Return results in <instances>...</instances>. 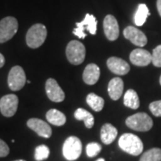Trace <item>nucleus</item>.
I'll use <instances>...</instances> for the list:
<instances>
[{
    "label": "nucleus",
    "mask_w": 161,
    "mask_h": 161,
    "mask_svg": "<svg viewBox=\"0 0 161 161\" xmlns=\"http://www.w3.org/2000/svg\"><path fill=\"white\" fill-rule=\"evenodd\" d=\"M121 150L132 156H139L143 150V143L137 135L132 133H125L118 141Z\"/></svg>",
    "instance_id": "obj_1"
},
{
    "label": "nucleus",
    "mask_w": 161,
    "mask_h": 161,
    "mask_svg": "<svg viewBox=\"0 0 161 161\" xmlns=\"http://www.w3.org/2000/svg\"><path fill=\"white\" fill-rule=\"evenodd\" d=\"M47 28L45 25L36 23L32 25L26 34V44L31 48L40 47L46 40Z\"/></svg>",
    "instance_id": "obj_2"
},
{
    "label": "nucleus",
    "mask_w": 161,
    "mask_h": 161,
    "mask_svg": "<svg viewBox=\"0 0 161 161\" xmlns=\"http://www.w3.org/2000/svg\"><path fill=\"white\" fill-rule=\"evenodd\" d=\"M125 124L129 128L138 132H148L153 126V121L146 113H137L129 116Z\"/></svg>",
    "instance_id": "obj_3"
},
{
    "label": "nucleus",
    "mask_w": 161,
    "mask_h": 161,
    "mask_svg": "<svg viewBox=\"0 0 161 161\" xmlns=\"http://www.w3.org/2000/svg\"><path fill=\"white\" fill-rule=\"evenodd\" d=\"M85 47L78 40H72L66 47V57L70 63L78 65L85 59Z\"/></svg>",
    "instance_id": "obj_4"
},
{
    "label": "nucleus",
    "mask_w": 161,
    "mask_h": 161,
    "mask_svg": "<svg viewBox=\"0 0 161 161\" xmlns=\"http://www.w3.org/2000/svg\"><path fill=\"white\" fill-rule=\"evenodd\" d=\"M97 24L98 21L96 17L92 14H87L81 22L76 23V28L73 31V33L79 39H84L86 37V31L92 35H95L97 32Z\"/></svg>",
    "instance_id": "obj_5"
},
{
    "label": "nucleus",
    "mask_w": 161,
    "mask_h": 161,
    "mask_svg": "<svg viewBox=\"0 0 161 161\" xmlns=\"http://www.w3.org/2000/svg\"><path fill=\"white\" fill-rule=\"evenodd\" d=\"M82 145L79 138L70 136L65 140L63 145V155L69 161L76 160L81 154Z\"/></svg>",
    "instance_id": "obj_6"
},
{
    "label": "nucleus",
    "mask_w": 161,
    "mask_h": 161,
    "mask_svg": "<svg viewBox=\"0 0 161 161\" xmlns=\"http://www.w3.org/2000/svg\"><path fill=\"white\" fill-rule=\"evenodd\" d=\"M18 31V22L14 17L8 16L0 21V43H5L15 35Z\"/></svg>",
    "instance_id": "obj_7"
},
{
    "label": "nucleus",
    "mask_w": 161,
    "mask_h": 161,
    "mask_svg": "<svg viewBox=\"0 0 161 161\" xmlns=\"http://www.w3.org/2000/svg\"><path fill=\"white\" fill-rule=\"evenodd\" d=\"M26 81L27 80L24 70L21 66L15 65L10 70L7 78V83L10 90L13 92H17L22 90L25 85Z\"/></svg>",
    "instance_id": "obj_8"
},
{
    "label": "nucleus",
    "mask_w": 161,
    "mask_h": 161,
    "mask_svg": "<svg viewBox=\"0 0 161 161\" xmlns=\"http://www.w3.org/2000/svg\"><path fill=\"white\" fill-rule=\"evenodd\" d=\"M19 99L14 94H8L0 99V111L6 117H11L16 113Z\"/></svg>",
    "instance_id": "obj_9"
},
{
    "label": "nucleus",
    "mask_w": 161,
    "mask_h": 161,
    "mask_svg": "<svg viewBox=\"0 0 161 161\" xmlns=\"http://www.w3.org/2000/svg\"><path fill=\"white\" fill-rule=\"evenodd\" d=\"M124 36L125 39L130 40L132 44H134L137 47H141L146 46L148 42L146 35L144 34L141 30L133 26H128L124 30Z\"/></svg>",
    "instance_id": "obj_10"
},
{
    "label": "nucleus",
    "mask_w": 161,
    "mask_h": 161,
    "mask_svg": "<svg viewBox=\"0 0 161 161\" xmlns=\"http://www.w3.org/2000/svg\"><path fill=\"white\" fill-rule=\"evenodd\" d=\"M45 89L47 98L53 102H62L64 99V92L61 89V87L58 85V81L55 79H47Z\"/></svg>",
    "instance_id": "obj_11"
},
{
    "label": "nucleus",
    "mask_w": 161,
    "mask_h": 161,
    "mask_svg": "<svg viewBox=\"0 0 161 161\" xmlns=\"http://www.w3.org/2000/svg\"><path fill=\"white\" fill-rule=\"evenodd\" d=\"M104 32L107 39L110 41L117 40L119 36V26L114 15H107L103 22Z\"/></svg>",
    "instance_id": "obj_12"
},
{
    "label": "nucleus",
    "mask_w": 161,
    "mask_h": 161,
    "mask_svg": "<svg viewBox=\"0 0 161 161\" xmlns=\"http://www.w3.org/2000/svg\"><path fill=\"white\" fill-rule=\"evenodd\" d=\"M27 126L41 137L49 138L51 136V127L45 121L40 120L39 118H31L27 121Z\"/></svg>",
    "instance_id": "obj_13"
},
{
    "label": "nucleus",
    "mask_w": 161,
    "mask_h": 161,
    "mask_svg": "<svg viewBox=\"0 0 161 161\" xmlns=\"http://www.w3.org/2000/svg\"><path fill=\"white\" fill-rule=\"evenodd\" d=\"M130 61L137 66H147L152 62V55L146 49L136 48L130 54Z\"/></svg>",
    "instance_id": "obj_14"
},
{
    "label": "nucleus",
    "mask_w": 161,
    "mask_h": 161,
    "mask_svg": "<svg viewBox=\"0 0 161 161\" xmlns=\"http://www.w3.org/2000/svg\"><path fill=\"white\" fill-rule=\"evenodd\" d=\"M107 64L108 69L115 75H125L130 72V65L124 59L112 57L108 59Z\"/></svg>",
    "instance_id": "obj_15"
},
{
    "label": "nucleus",
    "mask_w": 161,
    "mask_h": 161,
    "mask_svg": "<svg viewBox=\"0 0 161 161\" xmlns=\"http://www.w3.org/2000/svg\"><path fill=\"white\" fill-rule=\"evenodd\" d=\"M100 76V70L96 64H88L83 71L82 78L84 82L88 85H93L98 82Z\"/></svg>",
    "instance_id": "obj_16"
},
{
    "label": "nucleus",
    "mask_w": 161,
    "mask_h": 161,
    "mask_svg": "<svg viewBox=\"0 0 161 161\" xmlns=\"http://www.w3.org/2000/svg\"><path fill=\"white\" fill-rule=\"evenodd\" d=\"M124 91V81L119 77L113 78L110 80L108 87L109 97L113 100H118L121 98Z\"/></svg>",
    "instance_id": "obj_17"
},
{
    "label": "nucleus",
    "mask_w": 161,
    "mask_h": 161,
    "mask_svg": "<svg viewBox=\"0 0 161 161\" xmlns=\"http://www.w3.org/2000/svg\"><path fill=\"white\" fill-rule=\"evenodd\" d=\"M116 136H117V130L111 124H105L103 126L101 127L100 139L102 142L106 145L112 143L115 140Z\"/></svg>",
    "instance_id": "obj_18"
},
{
    "label": "nucleus",
    "mask_w": 161,
    "mask_h": 161,
    "mask_svg": "<svg viewBox=\"0 0 161 161\" xmlns=\"http://www.w3.org/2000/svg\"><path fill=\"white\" fill-rule=\"evenodd\" d=\"M47 120L56 126H62L66 122V116L58 109H50L47 112Z\"/></svg>",
    "instance_id": "obj_19"
},
{
    "label": "nucleus",
    "mask_w": 161,
    "mask_h": 161,
    "mask_svg": "<svg viewBox=\"0 0 161 161\" xmlns=\"http://www.w3.org/2000/svg\"><path fill=\"white\" fill-rule=\"evenodd\" d=\"M124 104L127 108L137 109L140 107V99L137 92L134 90H128L124 97Z\"/></svg>",
    "instance_id": "obj_20"
},
{
    "label": "nucleus",
    "mask_w": 161,
    "mask_h": 161,
    "mask_svg": "<svg viewBox=\"0 0 161 161\" xmlns=\"http://www.w3.org/2000/svg\"><path fill=\"white\" fill-rule=\"evenodd\" d=\"M150 15V10L145 4H140L134 14V23L137 26H142L146 23L147 18Z\"/></svg>",
    "instance_id": "obj_21"
},
{
    "label": "nucleus",
    "mask_w": 161,
    "mask_h": 161,
    "mask_svg": "<svg viewBox=\"0 0 161 161\" xmlns=\"http://www.w3.org/2000/svg\"><path fill=\"white\" fill-rule=\"evenodd\" d=\"M75 119L79 121H83L84 125L88 129H91L94 125V117L87 110L83 108H78L75 112Z\"/></svg>",
    "instance_id": "obj_22"
},
{
    "label": "nucleus",
    "mask_w": 161,
    "mask_h": 161,
    "mask_svg": "<svg viewBox=\"0 0 161 161\" xmlns=\"http://www.w3.org/2000/svg\"><path fill=\"white\" fill-rule=\"evenodd\" d=\"M87 104L96 112H99L103 109L105 101L101 97L96 95L95 93H90L86 98Z\"/></svg>",
    "instance_id": "obj_23"
},
{
    "label": "nucleus",
    "mask_w": 161,
    "mask_h": 161,
    "mask_svg": "<svg viewBox=\"0 0 161 161\" xmlns=\"http://www.w3.org/2000/svg\"><path fill=\"white\" fill-rule=\"evenodd\" d=\"M140 161H161V149L153 148L144 152Z\"/></svg>",
    "instance_id": "obj_24"
},
{
    "label": "nucleus",
    "mask_w": 161,
    "mask_h": 161,
    "mask_svg": "<svg viewBox=\"0 0 161 161\" xmlns=\"http://www.w3.org/2000/svg\"><path fill=\"white\" fill-rule=\"evenodd\" d=\"M49 156V149L46 145H40L35 150V159L37 161H43Z\"/></svg>",
    "instance_id": "obj_25"
},
{
    "label": "nucleus",
    "mask_w": 161,
    "mask_h": 161,
    "mask_svg": "<svg viewBox=\"0 0 161 161\" xmlns=\"http://www.w3.org/2000/svg\"><path fill=\"white\" fill-rule=\"evenodd\" d=\"M101 150H102V148H101L100 144L97 143V142H91L86 146V154L88 157L93 158V157L98 155Z\"/></svg>",
    "instance_id": "obj_26"
},
{
    "label": "nucleus",
    "mask_w": 161,
    "mask_h": 161,
    "mask_svg": "<svg viewBox=\"0 0 161 161\" xmlns=\"http://www.w3.org/2000/svg\"><path fill=\"white\" fill-rule=\"evenodd\" d=\"M156 67H161V45L156 47L152 53V62Z\"/></svg>",
    "instance_id": "obj_27"
},
{
    "label": "nucleus",
    "mask_w": 161,
    "mask_h": 161,
    "mask_svg": "<svg viewBox=\"0 0 161 161\" xmlns=\"http://www.w3.org/2000/svg\"><path fill=\"white\" fill-rule=\"evenodd\" d=\"M150 112L157 117L161 116V100L153 101L150 104Z\"/></svg>",
    "instance_id": "obj_28"
},
{
    "label": "nucleus",
    "mask_w": 161,
    "mask_h": 161,
    "mask_svg": "<svg viewBox=\"0 0 161 161\" xmlns=\"http://www.w3.org/2000/svg\"><path fill=\"white\" fill-rule=\"evenodd\" d=\"M10 150H9V147L8 145L0 139V158H4L9 154Z\"/></svg>",
    "instance_id": "obj_29"
},
{
    "label": "nucleus",
    "mask_w": 161,
    "mask_h": 161,
    "mask_svg": "<svg viewBox=\"0 0 161 161\" xmlns=\"http://www.w3.org/2000/svg\"><path fill=\"white\" fill-rule=\"evenodd\" d=\"M5 63H6V59H5V57L0 53V68L3 67L5 65Z\"/></svg>",
    "instance_id": "obj_30"
},
{
    "label": "nucleus",
    "mask_w": 161,
    "mask_h": 161,
    "mask_svg": "<svg viewBox=\"0 0 161 161\" xmlns=\"http://www.w3.org/2000/svg\"><path fill=\"white\" fill-rule=\"evenodd\" d=\"M157 8H158V14H159V15H160L161 17V0H158L157 1Z\"/></svg>",
    "instance_id": "obj_31"
},
{
    "label": "nucleus",
    "mask_w": 161,
    "mask_h": 161,
    "mask_svg": "<svg viewBox=\"0 0 161 161\" xmlns=\"http://www.w3.org/2000/svg\"><path fill=\"white\" fill-rule=\"evenodd\" d=\"M96 161H105V159H104V158H98V159H97Z\"/></svg>",
    "instance_id": "obj_32"
},
{
    "label": "nucleus",
    "mask_w": 161,
    "mask_h": 161,
    "mask_svg": "<svg viewBox=\"0 0 161 161\" xmlns=\"http://www.w3.org/2000/svg\"><path fill=\"white\" fill-rule=\"evenodd\" d=\"M14 161H26V160H23V159H18V160H14Z\"/></svg>",
    "instance_id": "obj_33"
},
{
    "label": "nucleus",
    "mask_w": 161,
    "mask_h": 161,
    "mask_svg": "<svg viewBox=\"0 0 161 161\" xmlns=\"http://www.w3.org/2000/svg\"><path fill=\"white\" fill-rule=\"evenodd\" d=\"M159 82H160V85H161V76H160V78H159Z\"/></svg>",
    "instance_id": "obj_34"
}]
</instances>
